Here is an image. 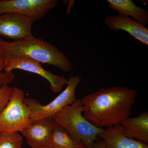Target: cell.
<instances>
[{"label":"cell","instance_id":"cell-7","mask_svg":"<svg viewBox=\"0 0 148 148\" xmlns=\"http://www.w3.org/2000/svg\"><path fill=\"white\" fill-rule=\"evenodd\" d=\"M57 3V0H2L0 1V14H18L36 21L54 8Z\"/></svg>","mask_w":148,"mask_h":148},{"label":"cell","instance_id":"cell-6","mask_svg":"<svg viewBox=\"0 0 148 148\" xmlns=\"http://www.w3.org/2000/svg\"><path fill=\"white\" fill-rule=\"evenodd\" d=\"M4 64L5 71L7 73L18 69L37 74L44 78L49 83L51 89L54 92H61L63 86L69 83L65 77L47 71L40 62L27 56H6L5 57Z\"/></svg>","mask_w":148,"mask_h":148},{"label":"cell","instance_id":"cell-11","mask_svg":"<svg viewBox=\"0 0 148 148\" xmlns=\"http://www.w3.org/2000/svg\"><path fill=\"white\" fill-rule=\"evenodd\" d=\"M120 123L104 129L100 137L105 148H148L147 143L127 138Z\"/></svg>","mask_w":148,"mask_h":148},{"label":"cell","instance_id":"cell-9","mask_svg":"<svg viewBox=\"0 0 148 148\" xmlns=\"http://www.w3.org/2000/svg\"><path fill=\"white\" fill-rule=\"evenodd\" d=\"M56 123L53 118L42 119L32 122L21 132L32 148H46Z\"/></svg>","mask_w":148,"mask_h":148},{"label":"cell","instance_id":"cell-17","mask_svg":"<svg viewBox=\"0 0 148 148\" xmlns=\"http://www.w3.org/2000/svg\"><path fill=\"white\" fill-rule=\"evenodd\" d=\"M93 148H105L103 141L98 139V140L95 142V145Z\"/></svg>","mask_w":148,"mask_h":148},{"label":"cell","instance_id":"cell-2","mask_svg":"<svg viewBox=\"0 0 148 148\" xmlns=\"http://www.w3.org/2000/svg\"><path fill=\"white\" fill-rule=\"evenodd\" d=\"M0 52L4 57L9 55L27 56L40 63L55 66L66 73L71 71L72 68L71 61L57 47L34 36L13 42L0 38Z\"/></svg>","mask_w":148,"mask_h":148},{"label":"cell","instance_id":"cell-8","mask_svg":"<svg viewBox=\"0 0 148 148\" xmlns=\"http://www.w3.org/2000/svg\"><path fill=\"white\" fill-rule=\"evenodd\" d=\"M33 18L18 14H0V35L14 41L30 38L33 36Z\"/></svg>","mask_w":148,"mask_h":148},{"label":"cell","instance_id":"cell-13","mask_svg":"<svg viewBox=\"0 0 148 148\" xmlns=\"http://www.w3.org/2000/svg\"><path fill=\"white\" fill-rule=\"evenodd\" d=\"M110 8L117 12L119 15L130 16L145 26L148 23V11L138 7L132 0H107Z\"/></svg>","mask_w":148,"mask_h":148},{"label":"cell","instance_id":"cell-15","mask_svg":"<svg viewBox=\"0 0 148 148\" xmlns=\"http://www.w3.org/2000/svg\"><path fill=\"white\" fill-rule=\"evenodd\" d=\"M23 138L18 132L0 134V148H21Z\"/></svg>","mask_w":148,"mask_h":148},{"label":"cell","instance_id":"cell-10","mask_svg":"<svg viewBox=\"0 0 148 148\" xmlns=\"http://www.w3.org/2000/svg\"><path fill=\"white\" fill-rule=\"evenodd\" d=\"M104 22L111 30L116 32L123 30L143 44L148 45V29L129 16L111 15L106 17Z\"/></svg>","mask_w":148,"mask_h":148},{"label":"cell","instance_id":"cell-14","mask_svg":"<svg viewBox=\"0 0 148 148\" xmlns=\"http://www.w3.org/2000/svg\"><path fill=\"white\" fill-rule=\"evenodd\" d=\"M46 148H86L62 126L56 123Z\"/></svg>","mask_w":148,"mask_h":148},{"label":"cell","instance_id":"cell-5","mask_svg":"<svg viewBox=\"0 0 148 148\" xmlns=\"http://www.w3.org/2000/svg\"><path fill=\"white\" fill-rule=\"evenodd\" d=\"M81 79L78 75L70 77L65 90L46 105H42L34 99L25 98L24 101L31 110L32 122L47 118H53L61 109L73 104L77 100L76 90Z\"/></svg>","mask_w":148,"mask_h":148},{"label":"cell","instance_id":"cell-16","mask_svg":"<svg viewBox=\"0 0 148 148\" xmlns=\"http://www.w3.org/2000/svg\"><path fill=\"white\" fill-rule=\"evenodd\" d=\"M12 88L8 85L0 87V114L7 105L10 98Z\"/></svg>","mask_w":148,"mask_h":148},{"label":"cell","instance_id":"cell-3","mask_svg":"<svg viewBox=\"0 0 148 148\" xmlns=\"http://www.w3.org/2000/svg\"><path fill=\"white\" fill-rule=\"evenodd\" d=\"M83 112L81 100L77 99L72 105L61 109L53 119L56 123L86 148H93L104 129L98 128L88 121L83 115Z\"/></svg>","mask_w":148,"mask_h":148},{"label":"cell","instance_id":"cell-12","mask_svg":"<svg viewBox=\"0 0 148 148\" xmlns=\"http://www.w3.org/2000/svg\"><path fill=\"white\" fill-rule=\"evenodd\" d=\"M123 134L127 138L148 143V113L145 112L137 117L127 118L120 123Z\"/></svg>","mask_w":148,"mask_h":148},{"label":"cell","instance_id":"cell-1","mask_svg":"<svg viewBox=\"0 0 148 148\" xmlns=\"http://www.w3.org/2000/svg\"><path fill=\"white\" fill-rule=\"evenodd\" d=\"M137 95L126 87L102 88L81 100L84 116L98 128L112 127L130 116Z\"/></svg>","mask_w":148,"mask_h":148},{"label":"cell","instance_id":"cell-4","mask_svg":"<svg viewBox=\"0 0 148 148\" xmlns=\"http://www.w3.org/2000/svg\"><path fill=\"white\" fill-rule=\"evenodd\" d=\"M24 99V90L12 88L8 103L0 114V134L21 132L32 124L31 110Z\"/></svg>","mask_w":148,"mask_h":148}]
</instances>
